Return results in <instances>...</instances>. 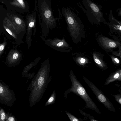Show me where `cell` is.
<instances>
[{
  "instance_id": "obj_1",
  "label": "cell",
  "mask_w": 121,
  "mask_h": 121,
  "mask_svg": "<svg viewBox=\"0 0 121 121\" xmlns=\"http://www.w3.org/2000/svg\"><path fill=\"white\" fill-rule=\"evenodd\" d=\"M50 64L48 59L41 63L27 89L28 91H30L29 102L30 107L35 105L42 98L52 78L50 76Z\"/></svg>"
},
{
  "instance_id": "obj_2",
  "label": "cell",
  "mask_w": 121,
  "mask_h": 121,
  "mask_svg": "<svg viewBox=\"0 0 121 121\" xmlns=\"http://www.w3.org/2000/svg\"><path fill=\"white\" fill-rule=\"evenodd\" d=\"M50 0H35V7L37 12L41 28L42 36L46 38L50 30L55 28L56 21L60 18L53 15Z\"/></svg>"
},
{
  "instance_id": "obj_3",
  "label": "cell",
  "mask_w": 121,
  "mask_h": 121,
  "mask_svg": "<svg viewBox=\"0 0 121 121\" xmlns=\"http://www.w3.org/2000/svg\"><path fill=\"white\" fill-rule=\"evenodd\" d=\"M69 77L71 82V86L70 88L65 91L64 94L65 98L66 99L67 94L73 92L82 98L85 103V106L86 108L94 110L99 115L101 113L98 107L90 97L85 89L78 80L72 71H71Z\"/></svg>"
},
{
  "instance_id": "obj_4",
  "label": "cell",
  "mask_w": 121,
  "mask_h": 121,
  "mask_svg": "<svg viewBox=\"0 0 121 121\" xmlns=\"http://www.w3.org/2000/svg\"><path fill=\"white\" fill-rule=\"evenodd\" d=\"M84 7H81L89 19L100 21L105 20L102 11V7L97 5L91 0H81Z\"/></svg>"
},
{
  "instance_id": "obj_5",
  "label": "cell",
  "mask_w": 121,
  "mask_h": 121,
  "mask_svg": "<svg viewBox=\"0 0 121 121\" xmlns=\"http://www.w3.org/2000/svg\"><path fill=\"white\" fill-rule=\"evenodd\" d=\"M83 78L84 82L95 95L98 101L103 104L109 111L115 112L116 110L112 104L101 91L85 77H83Z\"/></svg>"
},
{
  "instance_id": "obj_6",
  "label": "cell",
  "mask_w": 121,
  "mask_h": 121,
  "mask_svg": "<svg viewBox=\"0 0 121 121\" xmlns=\"http://www.w3.org/2000/svg\"><path fill=\"white\" fill-rule=\"evenodd\" d=\"M40 37L46 45L57 51L67 52L70 49V46L64 36L61 39L57 38L46 39L42 36H40Z\"/></svg>"
},
{
  "instance_id": "obj_7",
  "label": "cell",
  "mask_w": 121,
  "mask_h": 121,
  "mask_svg": "<svg viewBox=\"0 0 121 121\" xmlns=\"http://www.w3.org/2000/svg\"><path fill=\"white\" fill-rule=\"evenodd\" d=\"M36 13L33 12L29 14L26 17V40L27 46V49L29 50L31 45L32 41V35L33 31V35L35 36L36 30Z\"/></svg>"
},
{
  "instance_id": "obj_8",
  "label": "cell",
  "mask_w": 121,
  "mask_h": 121,
  "mask_svg": "<svg viewBox=\"0 0 121 121\" xmlns=\"http://www.w3.org/2000/svg\"><path fill=\"white\" fill-rule=\"evenodd\" d=\"M8 17L20 34H25L26 32V23L22 19L13 14H8Z\"/></svg>"
},
{
  "instance_id": "obj_9",
  "label": "cell",
  "mask_w": 121,
  "mask_h": 121,
  "mask_svg": "<svg viewBox=\"0 0 121 121\" xmlns=\"http://www.w3.org/2000/svg\"><path fill=\"white\" fill-rule=\"evenodd\" d=\"M3 27L6 31L13 38L17 39L18 35L20 34L9 18L5 17L3 21Z\"/></svg>"
},
{
  "instance_id": "obj_10",
  "label": "cell",
  "mask_w": 121,
  "mask_h": 121,
  "mask_svg": "<svg viewBox=\"0 0 121 121\" xmlns=\"http://www.w3.org/2000/svg\"><path fill=\"white\" fill-rule=\"evenodd\" d=\"M22 57L21 54L17 50H11L8 54L7 60L9 63H13L20 60Z\"/></svg>"
},
{
  "instance_id": "obj_11",
  "label": "cell",
  "mask_w": 121,
  "mask_h": 121,
  "mask_svg": "<svg viewBox=\"0 0 121 121\" xmlns=\"http://www.w3.org/2000/svg\"><path fill=\"white\" fill-rule=\"evenodd\" d=\"M116 80L121 81V70L111 74L106 79L104 85H107Z\"/></svg>"
},
{
  "instance_id": "obj_12",
  "label": "cell",
  "mask_w": 121,
  "mask_h": 121,
  "mask_svg": "<svg viewBox=\"0 0 121 121\" xmlns=\"http://www.w3.org/2000/svg\"><path fill=\"white\" fill-rule=\"evenodd\" d=\"M41 59L39 56L25 66L23 72L24 73H27L31 68L35 66L38 63Z\"/></svg>"
},
{
  "instance_id": "obj_13",
  "label": "cell",
  "mask_w": 121,
  "mask_h": 121,
  "mask_svg": "<svg viewBox=\"0 0 121 121\" xmlns=\"http://www.w3.org/2000/svg\"><path fill=\"white\" fill-rule=\"evenodd\" d=\"M10 3L12 5L23 9H25L26 8V4L23 0H13Z\"/></svg>"
},
{
  "instance_id": "obj_14",
  "label": "cell",
  "mask_w": 121,
  "mask_h": 121,
  "mask_svg": "<svg viewBox=\"0 0 121 121\" xmlns=\"http://www.w3.org/2000/svg\"><path fill=\"white\" fill-rule=\"evenodd\" d=\"M56 95L55 90L52 92L50 97L45 103L44 106H46L54 104L56 101Z\"/></svg>"
},
{
  "instance_id": "obj_15",
  "label": "cell",
  "mask_w": 121,
  "mask_h": 121,
  "mask_svg": "<svg viewBox=\"0 0 121 121\" xmlns=\"http://www.w3.org/2000/svg\"><path fill=\"white\" fill-rule=\"evenodd\" d=\"M65 112L71 121H80L79 119L71 114L69 112L66 111Z\"/></svg>"
},
{
  "instance_id": "obj_16",
  "label": "cell",
  "mask_w": 121,
  "mask_h": 121,
  "mask_svg": "<svg viewBox=\"0 0 121 121\" xmlns=\"http://www.w3.org/2000/svg\"><path fill=\"white\" fill-rule=\"evenodd\" d=\"M115 98V100L120 105L121 104V95L117 94V95H111Z\"/></svg>"
},
{
  "instance_id": "obj_17",
  "label": "cell",
  "mask_w": 121,
  "mask_h": 121,
  "mask_svg": "<svg viewBox=\"0 0 121 121\" xmlns=\"http://www.w3.org/2000/svg\"><path fill=\"white\" fill-rule=\"evenodd\" d=\"M6 43L5 42L0 44V55L3 52L6 45Z\"/></svg>"
},
{
  "instance_id": "obj_18",
  "label": "cell",
  "mask_w": 121,
  "mask_h": 121,
  "mask_svg": "<svg viewBox=\"0 0 121 121\" xmlns=\"http://www.w3.org/2000/svg\"><path fill=\"white\" fill-rule=\"evenodd\" d=\"M5 118V114L4 112H2L1 114L0 118L1 120L4 121Z\"/></svg>"
},
{
  "instance_id": "obj_19",
  "label": "cell",
  "mask_w": 121,
  "mask_h": 121,
  "mask_svg": "<svg viewBox=\"0 0 121 121\" xmlns=\"http://www.w3.org/2000/svg\"><path fill=\"white\" fill-rule=\"evenodd\" d=\"M109 45L111 47H114L116 46V44L113 42H109Z\"/></svg>"
},
{
  "instance_id": "obj_20",
  "label": "cell",
  "mask_w": 121,
  "mask_h": 121,
  "mask_svg": "<svg viewBox=\"0 0 121 121\" xmlns=\"http://www.w3.org/2000/svg\"><path fill=\"white\" fill-rule=\"evenodd\" d=\"M95 62L98 64H101L100 61L98 59L96 58L94 60Z\"/></svg>"
},
{
  "instance_id": "obj_21",
  "label": "cell",
  "mask_w": 121,
  "mask_h": 121,
  "mask_svg": "<svg viewBox=\"0 0 121 121\" xmlns=\"http://www.w3.org/2000/svg\"><path fill=\"white\" fill-rule=\"evenodd\" d=\"M7 121H15L14 118L12 117H9L8 119V120Z\"/></svg>"
},
{
  "instance_id": "obj_22",
  "label": "cell",
  "mask_w": 121,
  "mask_h": 121,
  "mask_svg": "<svg viewBox=\"0 0 121 121\" xmlns=\"http://www.w3.org/2000/svg\"><path fill=\"white\" fill-rule=\"evenodd\" d=\"M81 62L82 63H84L85 61V60L83 58H82L81 60Z\"/></svg>"
},
{
  "instance_id": "obj_23",
  "label": "cell",
  "mask_w": 121,
  "mask_h": 121,
  "mask_svg": "<svg viewBox=\"0 0 121 121\" xmlns=\"http://www.w3.org/2000/svg\"><path fill=\"white\" fill-rule=\"evenodd\" d=\"M114 60L117 63H119V61L118 59L117 58H114Z\"/></svg>"
},
{
  "instance_id": "obj_24",
  "label": "cell",
  "mask_w": 121,
  "mask_h": 121,
  "mask_svg": "<svg viewBox=\"0 0 121 121\" xmlns=\"http://www.w3.org/2000/svg\"><path fill=\"white\" fill-rule=\"evenodd\" d=\"M3 89L2 87L0 86V93L2 92Z\"/></svg>"
}]
</instances>
